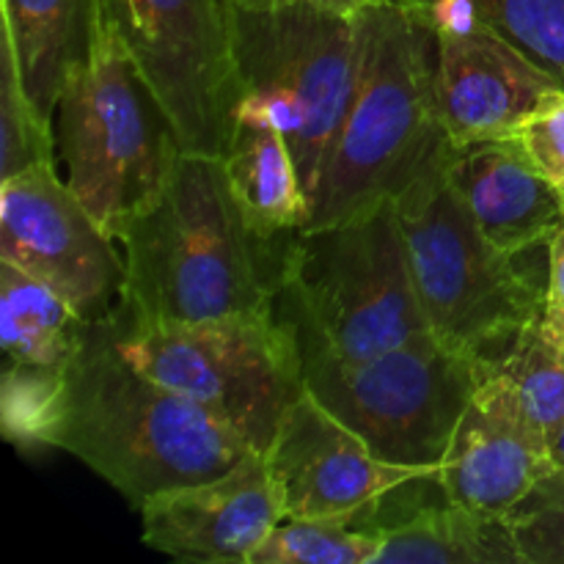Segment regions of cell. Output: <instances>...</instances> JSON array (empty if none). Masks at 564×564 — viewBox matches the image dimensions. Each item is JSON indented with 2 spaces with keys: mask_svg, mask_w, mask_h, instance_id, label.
I'll return each mask as SVG.
<instances>
[{
  "mask_svg": "<svg viewBox=\"0 0 564 564\" xmlns=\"http://www.w3.org/2000/svg\"><path fill=\"white\" fill-rule=\"evenodd\" d=\"M88 325L58 292L0 259V339L9 367L61 372L83 347Z\"/></svg>",
  "mask_w": 564,
  "mask_h": 564,
  "instance_id": "d6986e66",
  "label": "cell"
},
{
  "mask_svg": "<svg viewBox=\"0 0 564 564\" xmlns=\"http://www.w3.org/2000/svg\"><path fill=\"white\" fill-rule=\"evenodd\" d=\"M303 386L356 430L386 463L438 468L482 364L435 334L416 336L364 361H345L319 341L297 336Z\"/></svg>",
  "mask_w": 564,
  "mask_h": 564,
  "instance_id": "9c48e42d",
  "label": "cell"
},
{
  "mask_svg": "<svg viewBox=\"0 0 564 564\" xmlns=\"http://www.w3.org/2000/svg\"><path fill=\"white\" fill-rule=\"evenodd\" d=\"M433 28L482 25L564 83V0H400Z\"/></svg>",
  "mask_w": 564,
  "mask_h": 564,
  "instance_id": "44dd1931",
  "label": "cell"
},
{
  "mask_svg": "<svg viewBox=\"0 0 564 564\" xmlns=\"http://www.w3.org/2000/svg\"><path fill=\"white\" fill-rule=\"evenodd\" d=\"M507 523L523 564H564V471L545 474L510 512Z\"/></svg>",
  "mask_w": 564,
  "mask_h": 564,
  "instance_id": "d4e9b609",
  "label": "cell"
},
{
  "mask_svg": "<svg viewBox=\"0 0 564 564\" xmlns=\"http://www.w3.org/2000/svg\"><path fill=\"white\" fill-rule=\"evenodd\" d=\"M286 240L248 220L220 158L182 152L163 191L121 231L119 306L160 323L262 317L279 303Z\"/></svg>",
  "mask_w": 564,
  "mask_h": 564,
  "instance_id": "7a4b0ae2",
  "label": "cell"
},
{
  "mask_svg": "<svg viewBox=\"0 0 564 564\" xmlns=\"http://www.w3.org/2000/svg\"><path fill=\"white\" fill-rule=\"evenodd\" d=\"M0 180L33 165H55L53 121L44 119L33 105L17 66L14 47L6 36H0Z\"/></svg>",
  "mask_w": 564,
  "mask_h": 564,
  "instance_id": "cb8c5ba5",
  "label": "cell"
},
{
  "mask_svg": "<svg viewBox=\"0 0 564 564\" xmlns=\"http://www.w3.org/2000/svg\"><path fill=\"white\" fill-rule=\"evenodd\" d=\"M394 204L430 330L477 361L499 358L545 312V281L521 268L523 257L488 242L446 176V163Z\"/></svg>",
  "mask_w": 564,
  "mask_h": 564,
  "instance_id": "52a82bcc",
  "label": "cell"
},
{
  "mask_svg": "<svg viewBox=\"0 0 564 564\" xmlns=\"http://www.w3.org/2000/svg\"><path fill=\"white\" fill-rule=\"evenodd\" d=\"M66 185L119 242L163 191L182 143L121 39L110 0H86V39L66 69L58 105Z\"/></svg>",
  "mask_w": 564,
  "mask_h": 564,
  "instance_id": "277c9868",
  "label": "cell"
},
{
  "mask_svg": "<svg viewBox=\"0 0 564 564\" xmlns=\"http://www.w3.org/2000/svg\"><path fill=\"white\" fill-rule=\"evenodd\" d=\"M551 457H554V466L564 471V424L556 430L554 438H551Z\"/></svg>",
  "mask_w": 564,
  "mask_h": 564,
  "instance_id": "f1b7e54d",
  "label": "cell"
},
{
  "mask_svg": "<svg viewBox=\"0 0 564 564\" xmlns=\"http://www.w3.org/2000/svg\"><path fill=\"white\" fill-rule=\"evenodd\" d=\"M446 176L488 242L512 257L549 246L564 226L562 193L529 163L516 138L452 147Z\"/></svg>",
  "mask_w": 564,
  "mask_h": 564,
  "instance_id": "2e32d148",
  "label": "cell"
},
{
  "mask_svg": "<svg viewBox=\"0 0 564 564\" xmlns=\"http://www.w3.org/2000/svg\"><path fill=\"white\" fill-rule=\"evenodd\" d=\"M220 163L237 204L264 237H284L306 226L308 196L295 154L268 116L240 105Z\"/></svg>",
  "mask_w": 564,
  "mask_h": 564,
  "instance_id": "e0dca14e",
  "label": "cell"
},
{
  "mask_svg": "<svg viewBox=\"0 0 564 564\" xmlns=\"http://www.w3.org/2000/svg\"><path fill=\"white\" fill-rule=\"evenodd\" d=\"M231 42L240 105L284 132L312 204L356 91V14L312 3H231Z\"/></svg>",
  "mask_w": 564,
  "mask_h": 564,
  "instance_id": "ba28073f",
  "label": "cell"
},
{
  "mask_svg": "<svg viewBox=\"0 0 564 564\" xmlns=\"http://www.w3.org/2000/svg\"><path fill=\"white\" fill-rule=\"evenodd\" d=\"M99 325L132 367L207 408L257 452L306 391L295 330L279 306L262 317L204 323H160L119 306Z\"/></svg>",
  "mask_w": 564,
  "mask_h": 564,
  "instance_id": "8992f818",
  "label": "cell"
},
{
  "mask_svg": "<svg viewBox=\"0 0 564 564\" xmlns=\"http://www.w3.org/2000/svg\"><path fill=\"white\" fill-rule=\"evenodd\" d=\"M512 138L564 198V86L545 94Z\"/></svg>",
  "mask_w": 564,
  "mask_h": 564,
  "instance_id": "484cf974",
  "label": "cell"
},
{
  "mask_svg": "<svg viewBox=\"0 0 564 564\" xmlns=\"http://www.w3.org/2000/svg\"><path fill=\"white\" fill-rule=\"evenodd\" d=\"M545 319L564 334V226L549 242L545 270Z\"/></svg>",
  "mask_w": 564,
  "mask_h": 564,
  "instance_id": "4316f807",
  "label": "cell"
},
{
  "mask_svg": "<svg viewBox=\"0 0 564 564\" xmlns=\"http://www.w3.org/2000/svg\"><path fill=\"white\" fill-rule=\"evenodd\" d=\"M113 242L55 165L0 180V259L58 292L86 323L108 319L124 295L127 264Z\"/></svg>",
  "mask_w": 564,
  "mask_h": 564,
  "instance_id": "8fae6325",
  "label": "cell"
},
{
  "mask_svg": "<svg viewBox=\"0 0 564 564\" xmlns=\"http://www.w3.org/2000/svg\"><path fill=\"white\" fill-rule=\"evenodd\" d=\"M110 11L182 152L220 158L240 105L231 0H110Z\"/></svg>",
  "mask_w": 564,
  "mask_h": 564,
  "instance_id": "30bf717a",
  "label": "cell"
},
{
  "mask_svg": "<svg viewBox=\"0 0 564 564\" xmlns=\"http://www.w3.org/2000/svg\"><path fill=\"white\" fill-rule=\"evenodd\" d=\"M380 549L372 564H523L507 518L455 505H424L375 527Z\"/></svg>",
  "mask_w": 564,
  "mask_h": 564,
  "instance_id": "ac0fdd59",
  "label": "cell"
},
{
  "mask_svg": "<svg viewBox=\"0 0 564 564\" xmlns=\"http://www.w3.org/2000/svg\"><path fill=\"white\" fill-rule=\"evenodd\" d=\"M275 306L297 336L345 361L433 334L411 279L394 198L341 224L292 231Z\"/></svg>",
  "mask_w": 564,
  "mask_h": 564,
  "instance_id": "5b68a950",
  "label": "cell"
},
{
  "mask_svg": "<svg viewBox=\"0 0 564 564\" xmlns=\"http://www.w3.org/2000/svg\"><path fill=\"white\" fill-rule=\"evenodd\" d=\"M0 14L22 83L39 113L53 121L66 69L86 39V0H0Z\"/></svg>",
  "mask_w": 564,
  "mask_h": 564,
  "instance_id": "ffe728a7",
  "label": "cell"
},
{
  "mask_svg": "<svg viewBox=\"0 0 564 564\" xmlns=\"http://www.w3.org/2000/svg\"><path fill=\"white\" fill-rule=\"evenodd\" d=\"M0 408L9 441L77 457L135 510L257 452L207 408L132 367L99 323L61 372L6 367Z\"/></svg>",
  "mask_w": 564,
  "mask_h": 564,
  "instance_id": "6da1fadb",
  "label": "cell"
},
{
  "mask_svg": "<svg viewBox=\"0 0 564 564\" xmlns=\"http://www.w3.org/2000/svg\"><path fill=\"white\" fill-rule=\"evenodd\" d=\"M231 3L246 6V9H273V6H286V3H312V6H323V9L356 14V11L367 9V6L386 3V0H231Z\"/></svg>",
  "mask_w": 564,
  "mask_h": 564,
  "instance_id": "83f0119b",
  "label": "cell"
},
{
  "mask_svg": "<svg viewBox=\"0 0 564 564\" xmlns=\"http://www.w3.org/2000/svg\"><path fill=\"white\" fill-rule=\"evenodd\" d=\"M147 549L196 564H251L284 521L262 452L207 482L182 485L138 507Z\"/></svg>",
  "mask_w": 564,
  "mask_h": 564,
  "instance_id": "4fadbf2b",
  "label": "cell"
},
{
  "mask_svg": "<svg viewBox=\"0 0 564 564\" xmlns=\"http://www.w3.org/2000/svg\"><path fill=\"white\" fill-rule=\"evenodd\" d=\"M262 455L284 518H336L361 529H372L380 505L397 488L438 477V468L380 460L308 391L292 402Z\"/></svg>",
  "mask_w": 564,
  "mask_h": 564,
  "instance_id": "7c38bea8",
  "label": "cell"
},
{
  "mask_svg": "<svg viewBox=\"0 0 564 564\" xmlns=\"http://www.w3.org/2000/svg\"><path fill=\"white\" fill-rule=\"evenodd\" d=\"M356 91L303 229L341 224L397 198L455 147L435 91V28L400 0L356 11Z\"/></svg>",
  "mask_w": 564,
  "mask_h": 564,
  "instance_id": "3957f363",
  "label": "cell"
},
{
  "mask_svg": "<svg viewBox=\"0 0 564 564\" xmlns=\"http://www.w3.org/2000/svg\"><path fill=\"white\" fill-rule=\"evenodd\" d=\"M554 468L545 430L523 411L516 391L482 367L477 391L438 466L446 499L505 518Z\"/></svg>",
  "mask_w": 564,
  "mask_h": 564,
  "instance_id": "5bb4252c",
  "label": "cell"
},
{
  "mask_svg": "<svg viewBox=\"0 0 564 564\" xmlns=\"http://www.w3.org/2000/svg\"><path fill=\"white\" fill-rule=\"evenodd\" d=\"M482 367L499 375L516 391L523 411L554 438L564 424V334L545 319V312Z\"/></svg>",
  "mask_w": 564,
  "mask_h": 564,
  "instance_id": "7402d4cb",
  "label": "cell"
},
{
  "mask_svg": "<svg viewBox=\"0 0 564 564\" xmlns=\"http://www.w3.org/2000/svg\"><path fill=\"white\" fill-rule=\"evenodd\" d=\"M441 119L452 143L512 138L545 94L564 86L482 25L435 28Z\"/></svg>",
  "mask_w": 564,
  "mask_h": 564,
  "instance_id": "9a60e30c",
  "label": "cell"
},
{
  "mask_svg": "<svg viewBox=\"0 0 564 564\" xmlns=\"http://www.w3.org/2000/svg\"><path fill=\"white\" fill-rule=\"evenodd\" d=\"M378 529L336 518H284L253 551L251 564H372Z\"/></svg>",
  "mask_w": 564,
  "mask_h": 564,
  "instance_id": "603a6c76",
  "label": "cell"
}]
</instances>
